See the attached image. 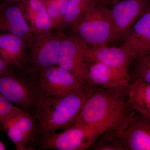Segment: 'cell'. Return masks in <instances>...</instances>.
Segmentation results:
<instances>
[{
  "label": "cell",
  "instance_id": "cell-10",
  "mask_svg": "<svg viewBox=\"0 0 150 150\" xmlns=\"http://www.w3.org/2000/svg\"><path fill=\"white\" fill-rule=\"evenodd\" d=\"M84 56L88 63L100 62L109 66L130 82V65L134 59L121 46L111 47L108 45L90 47L85 44Z\"/></svg>",
  "mask_w": 150,
  "mask_h": 150
},
{
  "label": "cell",
  "instance_id": "cell-8",
  "mask_svg": "<svg viewBox=\"0 0 150 150\" xmlns=\"http://www.w3.org/2000/svg\"><path fill=\"white\" fill-rule=\"evenodd\" d=\"M85 44L74 33L66 35L62 42L58 61V66L72 74L83 84H86L88 64L84 56Z\"/></svg>",
  "mask_w": 150,
  "mask_h": 150
},
{
  "label": "cell",
  "instance_id": "cell-5",
  "mask_svg": "<svg viewBox=\"0 0 150 150\" xmlns=\"http://www.w3.org/2000/svg\"><path fill=\"white\" fill-rule=\"evenodd\" d=\"M65 36L64 30L59 28L46 32H33L28 42L25 68L36 73L48 67L58 66L59 52Z\"/></svg>",
  "mask_w": 150,
  "mask_h": 150
},
{
  "label": "cell",
  "instance_id": "cell-24",
  "mask_svg": "<svg viewBox=\"0 0 150 150\" xmlns=\"http://www.w3.org/2000/svg\"><path fill=\"white\" fill-rule=\"evenodd\" d=\"M10 69L11 67L0 56V75L8 72Z\"/></svg>",
  "mask_w": 150,
  "mask_h": 150
},
{
  "label": "cell",
  "instance_id": "cell-22",
  "mask_svg": "<svg viewBox=\"0 0 150 150\" xmlns=\"http://www.w3.org/2000/svg\"><path fill=\"white\" fill-rule=\"evenodd\" d=\"M23 111L0 93V130L6 121Z\"/></svg>",
  "mask_w": 150,
  "mask_h": 150
},
{
  "label": "cell",
  "instance_id": "cell-12",
  "mask_svg": "<svg viewBox=\"0 0 150 150\" xmlns=\"http://www.w3.org/2000/svg\"><path fill=\"white\" fill-rule=\"evenodd\" d=\"M118 138L125 150H150V118L135 111Z\"/></svg>",
  "mask_w": 150,
  "mask_h": 150
},
{
  "label": "cell",
  "instance_id": "cell-18",
  "mask_svg": "<svg viewBox=\"0 0 150 150\" xmlns=\"http://www.w3.org/2000/svg\"><path fill=\"white\" fill-rule=\"evenodd\" d=\"M125 93L130 106L134 111L150 118V83L132 80Z\"/></svg>",
  "mask_w": 150,
  "mask_h": 150
},
{
  "label": "cell",
  "instance_id": "cell-13",
  "mask_svg": "<svg viewBox=\"0 0 150 150\" xmlns=\"http://www.w3.org/2000/svg\"><path fill=\"white\" fill-rule=\"evenodd\" d=\"M120 46L134 59L150 50V3L127 33Z\"/></svg>",
  "mask_w": 150,
  "mask_h": 150
},
{
  "label": "cell",
  "instance_id": "cell-14",
  "mask_svg": "<svg viewBox=\"0 0 150 150\" xmlns=\"http://www.w3.org/2000/svg\"><path fill=\"white\" fill-rule=\"evenodd\" d=\"M130 82L117 71L103 63H88L86 84L90 87L125 91Z\"/></svg>",
  "mask_w": 150,
  "mask_h": 150
},
{
  "label": "cell",
  "instance_id": "cell-25",
  "mask_svg": "<svg viewBox=\"0 0 150 150\" xmlns=\"http://www.w3.org/2000/svg\"><path fill=\"white\" fill-rule=\"evenodd\" d=\"M22 0H3V2L9 4H12L20 2Z\"/></svg>",
  "mask_w": 150,
  "mask_h": 150
},
{
  "label": "cell",
  "instance_id": "cell-21",
  "mask_svg": "<svg viewBox=\"0 0 150 150\" xmlns=\"http://www.w3.org/2000/svg\"><path fill=\"white\" fill-rule=\"evenodd\" d=\"M133 64L132 80L150 83V50L135 58Z\"/></svg>",
  "mask_w": 150,
  "mask_h": 150
},
{
  "label": "cell",
  "instance_id": "cell-20",
  "mask_svg": "<svg viewBox=\"0 0 150 150\" xmlns=\"http://www.w3.org/2000/svg\"><path fill=\"white\" fill-rule=\"evenodd\" d=\"M69 0H42L52 23V28L61 29Z\"/></svg>",
  "mask_w": 150,
  "mask_h": 150
},
{
  "label": "cell",
  "instance_id": "cell-19",
  "mask_svg": "<svg viewBox=\"0 0 150 150\" xmlns=\"http://www.w3.org/2000/svg\"><path fill=\"white\" fill-rule=\"evenodd\" d=\"M98 3L96 0H69L61 29L73 26L82 16Z\"/></svg>",
  "mask_w": 150,
  "mask_h": 150
},
{
  "label": "cell",
  "instance_id": "cell-3",
  "mask_svg": "<svg viewBox=\"0 0 150 150\" xmlns=\"http://www.w3.org/2000/svg\"><path fill=\"white\" fill-rule=\"evenodd\" d=\"M0 93L24 112L33 116L45 96L36 73L25 68H12L0 75Z\"/></svg>",
  "mask_w": 150,
  "mask_h": 150
},
{
  "label": "cell",
  "instance_id": "cell-15",
  "mask_svg": "<svg viewBox=\"0 0 150 150\" xmlns=\"http://www.w3.org/2000/svg\"><path fill=\"white\" fill-rule=\"evenodd\" d=\"M33 33L19 3L12 4L0 3V33L17 35L28 42Z\"/></svg>",
  "mask_w": 150,
  "mask_h": 150
},
{
  "label": "cell",
  "instance_id": "cell-6",
  "mask_svg": "<svg viewBox=\"0 0 150 150\" xmlns=\"http://www.w3.org/2000/svg\"><path fill=\"white\" fill-rule=\"evenodd\" d=\"M71 28L74 33L90 47L107 45L110 43L112 33L109 8L97 3Z\"/></svg>",
  "mask_w": 150,
  "mask_h": 150
},
{
  "label": "cell",
  "instance_id": "cell-17",
  "mask_svg": "<svg viewBox=\"0 0 150 150\" xmlns=\"http://www.w3.org/2000/svg\"><path fill=\"white\" fill-rule=\"evenodd\" d=\"M19 4L33 32H46L53 29L51 19L42 0H22Z\"/></svg>",
  "mask_w": 150,
  "mask_h": 150
},
{
  "label": "cell",
  "instance_id": "cell-2",
  "mask_svg": "<svg viewBox=\"0 0 150 150\" xmlns=\"http://www.w3.org/2000/svg\"><path fill=\"white\" fill-rule=\"evenodd\" d=\"M92 89L82 84L64 96H44L33 116L36 136L65 130L74 125Z\"/></svg>",
  "mask_w": 150,
  "mask_h": 150
},
{
  "label": "cell",
  "instance_id": "cell-23",
  "mask_svg": "<svg viewBox=\"0 0 150 150\" xmlns=\"http://www.w3.org/2000/svg\"><path fill=\"white\" fill-rule=\"evenodd\" d=\"M101 139L91 147L93 150H125L119 139L102 134Z\"/></svg>",
  "mask_w": 150,
  "mask_h": 150
},
{
  "label": "cell",
  "instance_id": "cell-4",
  "mask_svg": "<svg viewBox=\"0 0 150 150\" xmlns=\"http://www.w3.org/2000/svg\"><path fill=\"white\" fill-rule=\"evenodd\" d=\"M102 134L97 129L75 123L62 132L37 135L34 150H84L94 144Z\"/></svg>",
  "mask_w": 150,
  "mask_h": 150
},
{
  "label": "cell",
  "instance_id": "cell-11",
  "mask_svg": "<svg viewBox=\"0 0 150 150\" xmlns=\"http://www.w3.org/2000/svg\"><path fill=\"white\" fill-rule=\"evenodd\" d=\"M2 130L5 131L17 150H34L36 127L33 116L22 112L4 123Z\"/></svg>",
  "mask_w": 150,
  "mask_h": 150
},
{
  "label": "cell",
  "instance_id": "cell-27",
  "mask_svg": "<svg viewBox=\"0 0 150 150\" xmlns=\"http://www.w3.org/2000/svg\"><path fill=\"white\" fill-rule=\"evenodd\" d=\"M3 0H0V3L1 2V1H2Z\"/></svg>",
  "mask_w": 150,
  "mask_h": 150
},
{
  "label": "cell",
  "instance_id": "cell-7",
  "mask_svg": "<svg viewBox=\"0 0 150 150\" xmlns=\"http://www.w3.org/2000/svg\"><path fill=\"white\" fill-rule=\"evenodd\" d=\"M150 3V0H121L109 9L112 33L110 43L123 40Z\"/></svg>",
  "mask_w": 150,
  "mask_h": 150
},
{
  "label": "cell",
  "instance_id": "cell-1",
  "mask_svg": "<svg viewBox=\"0 0 150 150\" xmlns=\"http://www.w3.org/2000/svg\"><path fill=\"white\" fill-rule=\"evenodd\" d=\"M92 88L91 93L75 123L97 129L102 134L118 138L119 132L135 113L126 95L125 96L126 91Z\"/></svg>",
  "mask_w": 150,
  "mask_h": 150
},
{
  "label": "cell",
  "instance_id": "cell-26",
  "mask_svg": "<svg viewBox=\"0 0 150 150\" xmlns=\"http://www.w3.org/2000/svg\"><path fill=\"white\" fill-rule=\"evenodd\" d=\"M6 147L5 145L2 141L0 140V150H5Z\"/></svg>",
  "mask_w": 150,
  "mask_h": 150
},
{
  "label": "cell",
  "instance_id": "cell-16",
  "mask_svg": "<svg viewBox=\"0 0 150 150\" xmlns=\"http://www.w3.org/2000/svg\"><path fill=\"white\" fill-rule=\"evenodd\" d=\"M28 42L8 33H0V56L10 67L25 68L27 61Z\"/></svg>",
  "mask_w": 150,
  "mask_h": 150
},
{
  "label": "cell",
  "instance_id": "cell-9",
  "mask_svg": "<svg viewBox=\"0 0 150 150\" xmlns=\"http://www.w3.org/2000/svg\"><path fill=\"white\" fill-rule=\"evenodd\" d=\"M35 73L45 96H64L83 84L72 74L58 66Z\"/></svg>",
  "mask_w": 150,
  "mask_h": 150
}]
</instances>
